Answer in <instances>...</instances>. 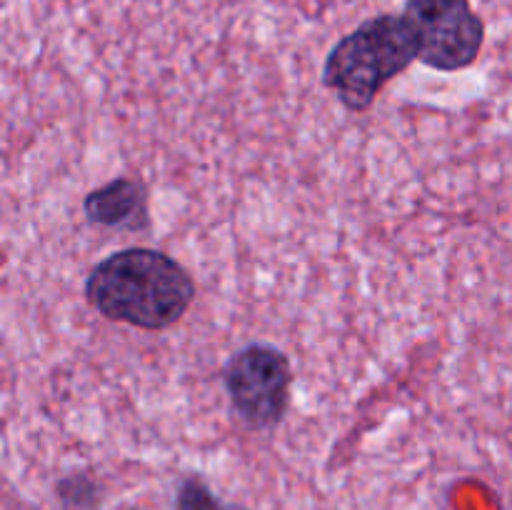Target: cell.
Masks as SVG:
<instances>
[{
	"label": "cell",
	"instance_id": "2",
	"mask_svg": "<svg viewBox=\"0 0 512 510\" xmlns=\"http://www.w3.org/2000/svg\"><path fill=\"white\" fill-rule=\"evenodd\" d=\"M418 58V40L405 15H375L333 45L323 65V83L345 108L365 113L380 90Z\"/></svg>",
	"mask_w": 512,
	"mask_h": 510
},
{
	"label": "cell",
	"instance_id": "4",
	"mask_svg": "<svg viewBox=\"0 0 512 510\" xmlns=\"http://www.w3.org/2000/svg\"><path fill=\"white\" fill-rule=\"evenodd\" d=\"M405 20L420 48V63L458 73L478 60L485 23L470 0H405Z\"/></svg>",
	"mask_w": 512,
	"mask_h": 510
},
{
	"label": "cell",
	"instance_id": "5",
	"mask_svg": "<svg viewBox=\"0 0 512 510\" xmlns=\"http://www.w3.org/2000/svg\"><path fill=\"white\" fill-rule=\"evenodd\" d=\"M83 210L85 218L100 228H140L145 223V190L130 178H115L90 190Z\"/></svg>",
	"mask_w": 512,
	"mask_h": 510
},
{
	"label": "cell",
	"instance_id": "1",
	"mask_svg": "<svg viewBox=\"0 0 512 510\" xmlns=\"http://www.w3.org/2000/svg\"><path fill=\"white\" fill-rule=\"evenodd\" d=\"M85 298L103 318L140 330L178 323L195 300L188 270L155 248H123L90 270Z\"/></svg>",
	"mask_w": 512,
	"mask_h": 510
},
{
	"label": "cell",
	"instance_id": "6",
	"mask_svg": "<svg viewBox=\"0 0 512 510\" xmlns=\"http://www.w3.org/2000/svg\"><path fill=\"white\" fill-rule=\"evenodd\" d=\"M175 510H243L238 505L223 503L200 478L180 480L175 490Z\"/></svg>",
	"mask_w": 512,
	"mask_h": 510
},
{
	"label": "cell",
	"instance_id": "3",
	"mask_svg": "<svg viewBox=\"0 0 512 510\" xmlns=\"http://www.w3.org/2000/svg\"><path fill=\"white\" fill-rule=\"evenodd\" d=\"M223 385L235 415L250 430H270L288 413L293 368L275 345L250 343L225 363Z\"/></svg>",
	"mask_w": 512,
	"mask_h": 510
}]
</instances>
